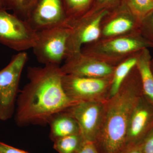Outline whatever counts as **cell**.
Masks as SVG:
<instances>
[{
  "instance_id": "6da1fadb",
  "label": "cell",
  "mask_w": 153,
  "mask_h": 153,
  "mask_svg": "<svg viewBox=\"0 0 153 153\" xmlns=\"http://www.w3.org/2000/svg\"><path fill=\"white\" fill-rule=\"evenodd\" d=\"M64 74L60 65L28 67L29 82L16 100L15 120L18 126L46 125L54 115L78 102L65 92L62 84Z\"/></svg>"
},
{
  "instance_id": "7a4b0ae2",
  "label": "cell",
  "mask_w": 153,
  "mask_h": 153,
  "mask_svg": "<svg viewBox=\"0 0 153 153\" xmlns=\"http://www.w3.org/2000/svg\"><path fill=\"white\" fill-rule=\"evenodd\" d=\"M141 93L135 66L117 93L105 102L100 128L94 141L99 153H120L125 147L129 121Z\"/></svg>"
},
{
  "instance_id": "3957f363",
  "label": "cell",
  "mask_w": 153,
  "mask_h": 153,
  "mask_svg": "<svg viewBox=\"0 0 153 153\" xmlns=\"http://www.w3.org/2000/svg\"><path fill=\"white\" fill-rule=\"evenodd\" d=\"M38 38V33L27 21L0 8V44L11 49L25 52L33 49Z\"/></svg>"
},
{
  "instance_id": "277c9868",
  "label": "cell",
  "mask_w": 153,
  "mask_h": 153,
  "mask_svg": "<svg viewBox=\"0 0 153 153\" xmlns=\"http://www.w3.org/2000/svg\"><path fill=\"white\" fill-rule=\"evenodd\" d=\"M27 60L26 52H19L0 70V120H7L13 116L20 78Z\"/></svg>"
},
{
  "instance_id": "5b68a950",
  "label": "cell",
  "mask_w": 153,
  "mask_h": 153,
  "mask_svg": "<svg viewBox=\"0 0 153 153\" xmlns=\"http://www.w3.org/2000/svg\"><path fill=\"white\" fill-rule=\"evenodd\" d=\"M37 33L38 38L33 49L38 62L44 65H60L66 58V44L70 34V27L58 26Z\"/></svg>"
},
{
  "instance_id": "8992f818",
  "label": "cell",
  "mask_w": 153,
  "mask_h": 153,
  "mask_svg": "<svg viewBox=\"0 0 153 153\" xmlns=\"http://www.w3.org/2000/svg\"><path fill=\"white\" fill-rule=\"evenodd\" d=\"M112 76L97 78L64 74L62 84L74 101H104L109 97Z\"/></svg>"
},
{
  "instance_id": "52a82bcc",
  "label": "cell",
  "mask_w": 153,
  "mask_h": 153,
  "mask_svg": "<svg viewBox=\"0 0 153 153\" xmlns=\"http://www.w3.org/2000/svg\"><path fill=\"white\" fill-rule=\"evenodd\" d=\"M105 101H79L65 110L77 122L85 140L94 141L100 128Z\"/></svg>"
},
{
  "instance_id": "ba28073f",
  "label": "cell",
  "mask_w": 153,
  "mask_h": 153,
  "mask_svg": "<svg viewBox=\"0 0 153 153\" xmlns=\"http://www.w3.org/2000/svg\"><path fill=\"white\" fill-rule=\"evenodd\" d=\"M116 66L79 51L69 55L60 66L64 74L85 77H110Z\"/></svg>"
},
{
  "instance_id": "9c48e42d",
  "label": "cell",
  "mask_w": 153,
  "mask_h": 153,
  "mask_svg": "<svg viewBox=\"0 0 153 153\" xmlns=\"http://www.w3.org/2000/svg\"><path fill=\"white\" fill-rule=\"evenodd\" d=\"M27 22L37 32L58 26H67L63 1L38 0Z\"/></svg>"
},
{
  "instance_id": "30bf717a",
  "label": "cell",
  "mask_w": 153,
  "mask_h": 153,
  "mask_svg": "<svg viewBox=\"0 0 153 153\" xmlns=\"http://www.w3.org/2000/svg\"><path fill=\"white\" fill-rule=\"evenodd\" d=\"M148 47H153L141 35L137 36H126L114 37L102 42L98 47L99 54H101L102 57L106 58L104 62L111 64V57H119L131 54L135 52H138Z\"/></svg>"
},
{
  "instance_id": "8fae6325",
  "label": "cell",
  "mask_w": 153,
  "mask_h": 153,
  "mask_svg": "<svg viewBox=\"0 0 153 153\" xmlns=\"http://www.w3.org/2000/svg\"><path fill=\"white\" fill-rule=\"evenodd\" d=\"M147 105L144 103L140 97L132 113L129 121L126 146L134 144V143L147 130L153 116L152 111Z\"/></svg>"
},
{
  "instance_id": "7c38bea8",
  "label": "cell",
  "mask_w": 153,
  "mask_h": 153,
  "mask_svg": "<svg viewBox=\"0 0 153 153\" xmlns=\"http://www.w3.org/2000/svg\"><path fill=\"white\" fill-rule=\"evenodd\" d=\"M48 124L50 126V137L53 142L66 136L81 134L77 122L65 111L54 115Z\"/></svg>"
},
{
  "instance_id": "4fadbf2b",
  "label": "cell",
  "mask_w": 153,
  "mask_h": 153,
  "mask_svg": "<svg viewBox=\"0 0 153 153\" xmlns=\"http://www.w3.org/2000/svg\"><path fill=\"white\" fill-rule=\"evenodd\" d=\"M136 67L138 71L143 94L153 105V73L151 68V57L147 48L137 53Z\"/></svg>"
},
{
  "instance_id": "5bb4252c",
  "label": "cell",
  "mask_w": 153,
  "mask_h": 153,
  "mask_svg": "<svg viewBox=\"0 0 153 153\" xmlns=\"http://www.w3.org/2000/svg\"><path fill=\"white\" fill-rule=\"evenodd\" d=\"M137 54L136 56L127 58L116 66L113 74L112 82L108 98L117 93L127 76L136 66L137 60Z\"/></svg>"
},
{
  "instance_id": "9a60e30c",
  "label": "cell",
  "mask_w": 153,
  "mask_h": 153,
  "mask_svg": "<svg viewBox=\"0 0 153 153\" xmlns=\"http://www.w3.org/2000/svg\"><path fill=\"white\" fill-rule=\"evenodd\" d=\"M134 27L139 30L140 25L131 19L123 16L116 17L105 25L102 33L106 37H114L123 35L133 30Z\"/></svg>"
},
{
  "instance_id": "2e32d148",
  "label": "cell",
  "mask_w": 153,
  "mask_h": 153,
  "mask_svg": "<svg viewBox=\"0 0 153 153\" xmlns=\"http://www.w3.org/2000/svg\"><path fill=\"white\" fill-rule=\"evenodd\" d=\"M65 12L66 25L71 24L84 15L91 0H62Z\"/></svg>"
},
{
  "instance_id": "e0dca14e",
  "label": "cell",
  "mask_w": 153,
  "mask_h": 153,
  "mask_svg": "<svg viewBox=\"0 0 153 153\" xmlns=\"http://www.w3.org/2000/svg\"><path fill=\"white\" fill-rule=\"evenodd\" d=\"M4 8L11 10L14 15L27 21L38 0H2Z\"/></svg>"
},
{
  "instance_id": "ac0fdd59",
  "label": "cell",
  "mask_w": 153,
  "mask_h": 153,
  "mask_svg": "<svg viewBox=\"0 0 153 153\" xmlns=\"http://www.w3.org/2000/svg\"><path fill=\"white\" fill-rule=\"evenodd\" d=\"M84 141L81 134H74L56 140L53 148L59 153H76Z\"/></svg>"
},
{
  "instance_id": "d6986e66",
  "label": "cell",
  "mask_w": 153,
  "mask_h": 153,
  "mask_svg": "<svg viewBox=\"0 0 153 153\" xmlns=\"http://www.w3.org/2000/svg\"><path fill=\"white\" fill-rule=\"evenodd\" d=\"M129 4L140 25L153 12V0H129Z\"/></svg>"
},
{
  "instance_id": "ffe728a7",
  "label": "cell",
  "mask_w": 153,
  "mask_h": 153,
  "mask_svg": "<svg viewBox=\"0 0 153 153\" xmlns=\"http://www.w3.org/2000/svg\"><path fill=\"white\" fill-rule=\"evenodd\" d=\"M139 32L143 38L153 46V12L140 23Z\"/></svg>"
},
{
  "instance_id": "44dd1931",
  "label": "cell",
  "mask_w": 153,
  "mask_h": 153,
  "mask_svg": "<svg viewBox=\"0 0 153 153\" xmlns=\"http://www.w3.org/2000/svg\"><path fill=\"white\" fill-rule=\"evenodd\" d=\"M142 149L143 153H153V127L147 134Z\"/></svg>"
},
{
  "instance_id": "7402d4cb",
  "label": "cell",
  "mask_w": 153,
  "mask_h": 153,
  "mask_svg": "<svg viewBox=\"0 0 153 153\" xmlns=\"http://www.w3.org/2000/svg\"><path fill=\"white\" fill-rule=\"evenodd\" d=\"M76 153H99L93 141L85 140L82 146Z\"/></svg>"
},
{
  "instance_id": "603a6c76",
  "label": "cell",
  "mask_w": 153,
  "mask_h": 153,
  "mask_svg": "<svg viewBox=\"0 0 153 153\" xmlns=\"http://www.w3.org/2000/svg\"><path fill=\"white\" fill-rule=\"evenodd\" d=\"M0 153H30L0 142Z\"/></svg>"
},
{
  "instance_id": "cb8c5ba5",
  "label": "cell",
  "mask_w": 153,
  "mask_h": 153,
  "mask_svg": "<svg viewBox=\"0 0 153 153\" xmlns=\"http://www.w3.org/2000/svg\"><path fill=\"white\" fill-rule=\"evenodd\" d=\"M142 150L134 144L128 145L120 153H143Z\"/></svg>"
},
{
  "instance_id": "d4e9b609",
  "label": "cell",
  "mask_w": 153,
  "mask_h": 153,
  "mask_svg": "<svg viewBox=\"0 0 153 153\" xmlns=\"http://www.w3.org/2000/svg\"><path fill=\"white\" fill-rule=\"evenodd\" d=\"M151 68H152V71L153 73V59L151 60Z\"/></svg>"
},
{
  "instance_id": "484cf974",
  "label": "cell",
  "mask_w": 153,
  "mask_h": 153,
  "mask_svg": "<svg viewBox=\"0 0 153 153\" xmlns=\"http://www.w3.org/2000/svg\"><path fill=\"white\" fill-rule=\"evenodd\" d=\"M0 8H4V6H3L2 1V0H0Z\"/></svg>"
},
{
  "instance_id": "4316f807",
  "label": "cell",
  "mask_w": 153,
  "mask_h": 153,
  "mask_svg": "<svg viewBox=\"0 0 153 153\" xmlns=\"http://www.w3.org/2000/svg\"><path fill=\"white\" fill-rule=\"evenodd\" d=\"M100 1L102 2H109L112 1V0H100Z\"/></svg>"
}]
</instances>
